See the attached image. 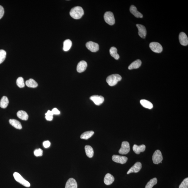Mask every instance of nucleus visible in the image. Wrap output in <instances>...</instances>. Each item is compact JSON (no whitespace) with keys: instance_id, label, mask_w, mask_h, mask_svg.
<instances>
[{"instance_id":"aec40b11","label":"nucleus","mask_w":188,"mask_h":188,"mask_svg":"<svg viewBox=\"0 0 188 188\" xmlns=\"http://www.w3.org/2000/svg\"><path fill=\"white\" fill-rule=\"evenodd\" d=\"M9 123L11 125L15 128L18 129H21L22 126L21 123L19 121L15 119H10L9 120Z\"/></svg>"},{"instance_id":"412c9836","label":"nucleus","mask_w":188,"mask_h":188,"mask_svg":"<svg viewBox=\"0 0 188 188\" xmlns=\"http://www.w3.org/2000/svg\"><path fill=\"white\" fill-rule=\"evenodd\" d=\"M86 155L89 158L93 157L94 155V150L93 148L90 145H86L85 147Z\"/></svg>"},{"instance_id":"cd10ccee","label":"nucleus","mask_w":188,"mask_h":188,"mask_svg":"<svg viewBox=\"0 0 188 188\" xmlns=\"http://www.w3.org/2000/svg\"><path fill=\"white\" fill-rule=\"evenodd\" d=\"M26 84L28 87L31 88H36L37 87L38 85L36 81L32 79H30L26 81Z\"/></svg>"},{"instance_id":"f03ea898","label":"nucleus","mask_w":188,"mask_h":188,"mask_svg":"<svg viewBox=\"0 0 188 188\" xmlns=\"http://www.w3.org/2000/svg\"><path fill=\"white\" fill-rule=\"evenodd\" d=\"M121 76L118 74H114L110 75L106 79V81L110 86L116 85L118 81H121Z\"/></svg>"},{"instance_id":"bb28decb","label":"nucleus","mask_w":188,"mask_h":188,"mask_svg":"<svg viewBox=\"0 0 188 188\" xmlns=\"http://www.w3.org/2000/svg\"><path fill=\"white\" fill-rule=\"evenodd\" d=\"M71 40L68 39L65 40L64 42L63 50L65 51H67L70 49L72 46Z\"/></svg>"},{"instance_id":"f8f14e48","label":"nucleus","mask_w":188,"mask_h":188,"mask_svg":"<svg viewBox=\"0 0 188 188\" xmlns=\"http://www.w3.org/2000/svg\"><path fill=\"white\" fill-rule=\"evenodd\" d=\"M179 39L180 44L183 46H186L188 45V39L187 35L184 32H181L179 34Z\"/></svg>"},{"instance_id":"423d86ee","label":"nucleus","mask_w":188,"mask_h":188,"mask_svg":"<svg viewBox=\"0 0 188 188\" xmlns=\"http://www.w3.org/2000/svg\"><path fill=\"white\" fill-rule=\"evenodd\" d=\"M130 151L129 143L126 141L122 142L121 148L119 150L118 152L120 154L125 155L127 154Z\"/></svg>"},{"instance_id":"473e14b6","label":"nucleus","mask_w":188,"mask_h":188,"mask_svg":"<svg viewBox=\"0 0 188 188\" xmlns=\"http://www.w3.org/2000/svg\"><path fill=\"white\" fill-rule=\"evenodd\" d=\"M34 154L37 157L42 156L43 154V150L40 148L36 150L34 152Z\"/></svg>"},{"instance_id":"7ed1b4c3","label":"nucleus","mask_w":188,"mask_h":188,"mask_svg":"<svg viewBox=\"0 0 188 188\" xmlns=\"http://www.w3.org/2000/svg\"><path fill=\"white\" fill-rule=\"evenodd\" d=\"M13 176L16 181L20 184L24 186L25 187H30V184L29 182L25 180L18 172H15L13 173Z\"/></svg>"},{"instance_id":"5701e85b","label":"nucleus","mask_w":188,"mask_h":188,"mask_svg":"<svg viewBox=\"0 0 188 188\" xmlns=\"http://www.w3.org/2000/svg\"><path fill=\"white\" fill-rule=\"evenodd\" d=\"M141 105L144 108L151 109L153 108V105L150 101L145 99L141 100L140 101Z\"/></svg>"},{"instance_id":"a211bd4d","label":"nucleus","mask_w":188,"mask_h":188,"mask_svg":"<svg viewBox=\"0 0 188 188\" xmlns=\"http://www.w3.org/2000/svg\"><path fill=\"white\" fill-rule=\"evenodd\" d=\"M130 12L133 15L137 18H142L143 15L140 12L138 11L137 8L134 5H131L130 7Z\"/></svg>"},{"instance_id":"39448f33","label":"nucleus","mask_w":188,"mask_h":188,"mask_svg":"<svg viewBox=\"0 0 188 188\" xmlns=\"http://www.w3.org/2000/svg\"><path fill=\"white\" fill-rule=\"evenodd\" d=\"M163 158L162 153L159 150H157L154 153L152 156V160L154 164H159L162 163Z\"/></svg>"},{"instance_id":"c756f323","label":"nucleus","mask_w":188,"mask_h":188,"mask_svg":"<svg viewBox=\"0 0 188 188\" xmlns=\"http://www.w3.org/2000/svg\"><path fill=\"white\" fill-rule=\"evenodd\" d=\"M17 84L18 87L20 88H23L24 87L25 84L23 78L20 77H19L17 80Z\"/></svg>"},{"instance_id":"393cba45","label":"nucleus","mask_w":188,"mask_h":188,"mask_svg":"<svg viewBox=\"0 0 188 188\" xmlns=\"http://www.w3.org/2000/svg\"><path fill=\"white\" fill-rule=\"evenodd\" d=\"M9 101L7 97L3 96L0 101V107L3 109H5L8 105Z\"/></svg>"},{"instance_id":"e433bc0d","label":"nucleus","mask_w":188,"mask_h":188,"mask_svg":"<svg viewBox=\"0 0 188 188\" xmlns=\"http://www.w3.org/2000/svg\"><path fill=\"white\" fill-rule=\"evenodd\" d=\"M45 117L46 120L48 121H51L53 120V116H46Z\"/></svg>"},{"instance_id":"f704fd0d","label":"nucleus","mask_w":188,"mask_h":188,"mask_svg":"<svg viewBox=\"0 0 188 188\" xmlns=\"http://www.w3.org/2000/svg\"><path fill=\"white\" fill-rule=\"evenodd\" d=\"M4 13V9L3 6L0 5V19L2 18Z\"/></svg>"},{"instance_id":"4468645a","label":"nucleus","mask_w":188,"mask_h":188,"mask_svg":"<svg viewBox=\"0 0 188 188\" xmlns=\"http://www.w3.org/2000/svg\"><path fill=\"white\" fill-rule=\"evenodd\" d=\"M87 62L85 61H81L78 63L77 67V70L78 73H81L85 71L87 67Z\"/></svg>"},{"instance_id":"9d476101","label":"nucleus","mask_w":188,"mask_h":188,"mask_svg":"<svg viewBox=\"0 0 188 188\" xmlns=\"http://www.w3.org/2000/svg\"><path fill=\"white\" fill-rule=\"evenodd\" d=\"M90 99L96 105H100L104 101V98L101 95H93L90 97Z\"/></svg>"},{"instance_id":"0eeeda50","label":"nucleus","mask_w":188,"mask_h":188,"mask_svg":"<svg viewBox=\"0 0 188 188\" xmlns=\"http://www.w3.org/2000/svg\"><path fill=\"white\" fill-rule=\"evenodd\" d=\"M150 49L155 53H160L162 51V45L158 42H152L150 44Z\"/></svg>"},{"instance_id":"20e7f679","label":"nucleus","mask_w":188,"mask_h":188,"mask_svg":"<svg viewBox=\"0 0 188 188\" xmlns=\"http://www.w3.org/2000/svg\"><path fill=\"white\" fill-rule=\"evenodd\" d=\"M105 21L106 23L111 26L115 23V19L113 13L111 12H106L104 15Z\"/></svg>"},{"instance_id":"f3484780","label":"nucleus","mask_w":188,"mask_h":188,"mask_svg":"<svg viewBox=\"0 0 188 188\" xmlns=\"http://www.w3.org/2000/svg\"><path fill=\"white\" fill-rule=\"evenodd\" d=\"M115 178L113 175L110 173L107 174L104 179L105 184L107 185L112 184L114 182Z\"/></svg>"},{"instance_id":"a878e982","label":"nucleus","mask_w":188,"mask_h":188,"mask_svg":"<svg viewBox=\"0 0 188 188\" xmlns=\"http://www.w3.org/2000/svg\"><path fill=\"white\" fill-rule=\"evenodd\" d=\"M94 134V132L92 131H87L83 133L81 135V139H87L90 138Z\"/></svg>"},{"instance_id":"dca6fc26","label":"nucleus","mask_w":188,"mask_h":188,"mask_svg":"<svg viewBox=\"0 0 188 188\" xmlns=\"http://www.w3.org/2000/svg\"><path fill=\"white\" fill-rule=\"evenodd\" d=\"M145 145L143 144L140 146L135 144L133 147V151L137 154H140L141 152H143L145 151Z\"/></svg>"},{"instance_id":"c9c22d12","label":"nucleus","mask_w":188,"mask_h":188,"mask_svg":"<svg viewBox=\"0 0 188 188\" xmlns=\"http://www.w3.org/2000/svg\"><path fill=\"white\" fill-rule=\"evenodd\" d=\"M52 111L53 114H55V115H59V114H60V111L57 109H56V108L53 109Z\"/></svg>"},{"instance_id":"1a4fd4ad","label":"nucleus","mask_w":188,"mask_h":188,"mask_svg":"<svg viewBox=\"0 0 188 188\" xmlns=\"http://www.w3.org/2000/svg\"><path fill=\"white\" fill-rule=\"evenodd\" d=\"M113 161L114 162L124 164L126 163L128 161V158L126 156L114 155L112 156Z\"/></svg>"},{"instance_id":"7c9ffc66","label":"nucleus","mask_w":188,"mask_h":188,"mask_svg":"<svg viewBox=\"0 0 188 188\" xmlns=\"http://www.w3.org/2000/svg\"><path fill=\"white\" fill-rule=\"evenodd\" d=\"M6 53L3 50H0V64L4 62L6 57Z\"/></svg>"},{"instance_id":"9b49d317","label":"nucleus","mask_w":188,"mask_h":188,"mask_svg":"<svg viewBox=\"0 0 188 188\" xmlns=\"http://www.w3.org/2000/svg\"><path fill=\"white\" fill-rule=\"evenodd\" d=\"M142 167V164L140 162L135 163L134 165L131 167L127 173V174L131 173H137L140 170Z\"/></svg>"},{"instance_id":"c85d7f7f","label":"nucleus","mask_w":188,"mask_h":188,"mask_svg":"<svg viewBox=\"0 0 188 188\" xmlns=\"http://www.w3.org/2000/svg\"><path fill=\"white\" fill-rule=\"evenodd\" d=\"M157 183V179L156 178L152 179L149 181L145 186V188H152Z\"/></svg>"},{"instance_id":"b1692460","label":"nucleus","mask_w":188,"mask_h":188,"mask_svg":"<svg viewBox=\"0 0 188 188\" xmlns=\"http://www.w3.org/2000/svg\"><path fill=\"white\" fill-rule=\"evenodd\" d=\"M117 49L115 47H112L109 50L111 55L116 60H118L120 58V56L117 53Z\"/></svg>"},{"instance_id":"72a5a7b5","label":"nucleus","mask_w":188,"mask_h":188,"mask_svg":"<svg viewBox=\"0 0 188 188\" xmlns=\"http://www.w3.org/2000/svg\"><path fill=\"white\" fill-rule=\"evenodd\" d=\"M43 146L45 148H48L51 145V143L49 141H46L44 142L43 143Z\"/></svg>"},{"instance_id":"2f4dec72","label":"nucleus","mask_w":188,"mask_h":188,"mask_svg":"<svg viewBox=\"0 0 188 188\" xmlns=\"http://www.w3.org/2000/svg\"><path fill=\"white\" fill-rule=\"evenodd\" d=\"M179 188H188V178H186L183 180L180 184Z\"/></svg>"},{"instance_id":"f257e3e1","label":"nucleus","mask_w":188,"mask_h":188,"mask_svg":"<svg viewBox=\"0 0 188 188\" xmlns=\"http://www.w3.org/2000/svg\"><path fill=\"white\" fill-rule=\"evenodd\" d=\"M84 14L83 9L80 6H76L73 8L70 12V16L75 19H81Z\"/></svg>"},{"instance_id":"6ab92c4d","label":"nucleus","mask_w":188,"mask_h":188,"mask_svg":"<svg viewBox=\"0 0 188 188\" xmlns=\"http://www.w3.org/2000/svg\"><path fill=\"white\" fill-rule=\"evenodd\" d=\"M141 65H142V62L140 60L138 59L132 63L128 66V69L129 70L138 69L140 67Z\"/></svg>"},{"instance_id":"2eb2a0df","label":"nucleus","mask_w":188,"mask_h":188,"mask_svg":"<svg viewBox=\"0 0 188 188\" xmlns=\"http://www.w3.org/2000/svg\"><path fill=\"white\" fill-rule=\"evenodd\" d=\"M65 188H77V184L76 180L73 178H70L66 183Z\"/></svg>"},{"instance_id":"4be33fe9","label":"nucleus","mask_w":188,"mask_h":188,"mask_svg":"<svg viewBox=\"0 0 188 188\" xmlns=\"http://www.w3.org/2000/svg\"><path fill=\"white\" fill-rule=\"evenodd\" d=\"M17 117L22 120H26L28 118V115L27 113L24 111H19L17 113Z\"/></svg>"},{"instance_id":"6e6552de","label":"nucleus","mask_w":188,"mask_h":188,"mask_svg":"<svg viewBox=\"0 0 188 188\" xmlns=\"http://www.w3.org/2000/svg\"><path fill=\"white\" fill-rule=\"evenodd\" d=\"M87 49L92 52H95L99 50V45L98 44L92 41L87 42L86 44Z\"/></svg>"},{"instance_id":"4c0bfd02","label":"nucleus","mask_w":188,"mask_h":188,"mask_svg":"<svg viewBox=\"0 0 188 188\" xmlns=\"http://www.w3.org/2000/svg\"><path fill=\"white\" fill-rule=\"evenodd\" d=\"M53 113L52 112V111L48 110V112L45 114V116H53Z\"/></svg>"},{"instance_id":"ddd939ff","label":"nucleus","mask_w":188,"mask_h":188,"mask_svg":"<svg viewBox=\"0 0 188 188\" xmlns=\"http://www.w3.org/2000/svg\"><path fill=\"white\" fill-rule=\"evenodd\" d=\"M136 26L138 30V34L142 38H145L147 34L146 29L143 25L140 24H136Z\"/></svg>"}]
</instances>
